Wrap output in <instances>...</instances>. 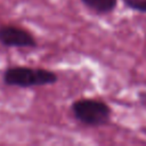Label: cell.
<instances>
[{
    "label": "cell",
    "instance_id": "obj_1",
    "mask_svg": "<svg viewBox=\"0 0 146 146\" xmlns=\"http://www.w3.org/2000/svg\"><path fill=\"white\" fill-rule=\"evenodd\" d=\"M3 83L10 87L31 88L49 86L57 82V74L52 71L39 67L11 66L2 74Z\"/></svg>",
    "mask_w": 146,
    "mask_h": 146
},
{
    "label": "cell",
    "instance_id": "obj_2",
    "mask_svg": "<svg viewBox=\"0 0 146 146\" xmlns=\"http://www.w3.org/2000/svg\"><path fill=\"white\" fill-rule=\"evenodd\" d=\"M75 119L83 124L98 127L108 123L111 117V108L107 104L97 99H79L71 106Z\"/></svg>",
    "mask_w": 146,
    "mask_h": 146
},
{
    "label": "cell",
    "instance_id": "obj_3",
    "mask_svg": "<svg viewBox=\"0 0 146 146\" xmlns=\"http://www.w3.org/2000/svg\"><path fill=\"white\" fill-rule=\"evenodd\" d=\"M0 44L6 48H35L38 46L30 32L15 25L0 26Z\"/></svg>",
    "mask_w": 146,
    "mask_h": 146
},
{
    "label": "cell",
    "instance_id": "obj_4",
    "mask_svg": "<svg viewBox=\"0 0 146 146\" xmlns=\"http://www.w3.org/2000/svg\"><path fill=\"white\" fill-rule=\"evenodd\" d=\"M81 1L89 9L98 14L112 13L117 5V0H81Z\"/></svg>",
    "mask_w": 146,
    "mask_h": 146
},
{
    "label": "cell",
    "instance_id": "obj_5",
    "mask_svg": "<svg viewBox=\"0 0 146 146\" xmlns=\"http://www.w3.org/2000/svg\"><path fill=\"white\" fill-rule=\"evenodd\" d=\"M122 2L131 10L146 13V0H122Z\"/></svg>",
    "mask_w": 146,
    "mask_h": 146
}]
</instances>
